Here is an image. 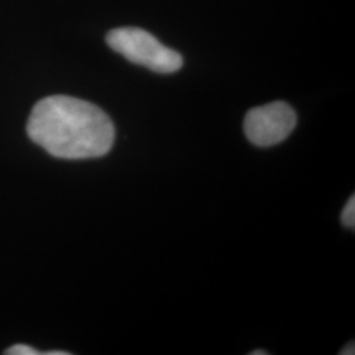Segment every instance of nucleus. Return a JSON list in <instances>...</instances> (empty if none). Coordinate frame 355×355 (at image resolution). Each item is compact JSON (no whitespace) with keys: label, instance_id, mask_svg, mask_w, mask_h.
<instances>
[{"label":"nucleus","instance_id":"nucleus-7","mask_svg":"<svg viewBox=\"0 0 355 355\" xmlns=\"http://www.w3.org/2000/svg\"><path fill=\"white\" fill-rule=\"evenodd\" d=\"M46 355H67L69 353L66 352H49V353H45Z\"/></svg>","mask_w":355,"mask_h":355},{"label":"nucleus","instance_id":"nucleus-6","mask_svg":"<svg viewBox=\"0 0 355 355\" xmlns=\"http://www.w3.org/2000/svg\"><path fill=\"white\" fill-rule=\"evenodd\" d=\"M341 354L343 355H354V343H349V345H346L345 347H343V352H341Z\"/></svg>","mask_w":355,"mask_h":355},{"label":"nucleus","instance_id":"nucleus-2","mask_svg":"<svg viewBox=\"0 0 355 355\" xmlns=\"http://www.w3.org/2000/svg\"><path fill=\"white\" fill-rule=\"evenodd\" d=\"M107 44L132 64L144 66L159 74H173L183 66L178 51L165 46L149 32L125 26L108 32Z\"/></svg>","mask_w":355,"mask_h":355},{"label":"nucleus","instance_id":"nucleus-3","mask_svg":"<svg viewBox=\"0 0 355 355\" xmlns=\"http://www.w3.org/2000/svg\"><path fill=\"white\" fill-rule=\"evenodd\" d=\"M297 117L290 104L274 102L250 110L243 121L248 140L259 148H270L286 140L296 127Z\"/></svg>","mask_w":355,"mask_h":355},{"label":"nucleus","instance_id":"nucleus-8","mask_svg":"<svg viewBox=\"0 0 355 355\" xmlns=\"http://www.w3.org/2000/svg\"><path fill=\"white\" fill-rule=\"evenodd\" d=\"M267 352H259V350H255L253 353H250V355H267Z\"/></svg>","mask_w":355,"mask_h":355},{"label":"nucleus","instance_id":"nucleus-4","mask_svg":"<svg viewBox=\"0 0 355 355\" xmlns=\"http://www.w3.org/2000/svg\"><path fill=\"white\" fill-rule=\"evenodd\" d=\"M343 224L346 228H354L355 227V196L353 195L343 208L341 216Z\"/></svg>","mask_w":355,"mask_h":355},{"label":"nucleus","instance_id":"nucleus-1","mask_svg":"<svg viewBox=\"0 0 355 355\" xmlns=\"http://www.w3.org/2000/svg\"><path fill=\"white\" fill-rule=\"evenodd\" d=\"M26 132L29 139L55 158H99L111 150L114 125L92 103L67 96H48L33 107Z\"/></svg>","mask_w":355,"mask_h":355},{"label":"nucleus","instance_id":"nucleus-5","mask_svg":"<svg viewBox=\"0 0 355 355\" xmlns=\"http://www.w3.org/2000/svg\"><path fill=\"white\" fill-rule=\"evenodd\" d=\"M4 354L7 355H38L41 354L40 352H37L36 349L28 346V345H23V343H19V345H15L11 346Z\"/></svg>","mask_w":355,"mask_h":355}]
</instances>
